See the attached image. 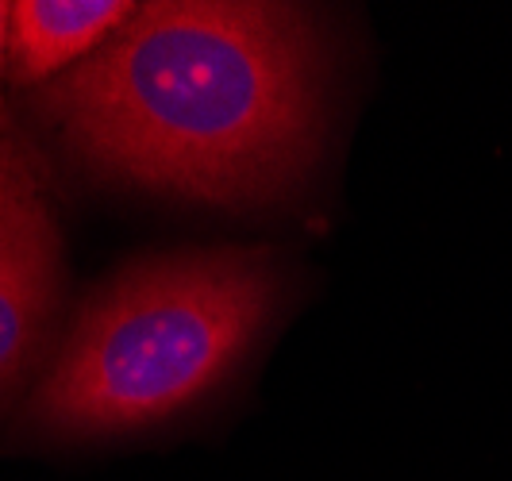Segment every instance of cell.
I'll return each mask as SVG.
<instances>
[{
    "mask_svg": "<svg viewBox=\"0 0 512 481\" xmlns=\"http://www.w3.org/2000/svg\"><path fill=\"white\" fill-rule=\"evenodd\" d=\"M305 8L158 0L39 89V112L104 174L208 204L278 197L320 116Z\"/></svg>",
    "mask_w": 512,
    "mask_h": 481,
    "instance_id": "1",
    "label": "cell"
},
{
    "mask_svg": "<svg viewBox=\"0 0 512 481\" xmlns=\"http://www.w3.org/2000/svg\"><path fill=\"white\" fill-rule=\"evenodd\" d=\"M282 293L270 251H185L101 285L31 401L58 435H112L205 397L247 355Z\"/></svg>",
    "mask_w": 512,
    "mask_h": 481,
    "instance_id": "2",
    "label": "cell"
},
{
    "mask_svg": "<svg viewBox=\"0 0 512 481\" xmlns=\"http://www.w3.org/2000/svg\"><path fill=\"white\" fill-rule=\"evenodd\" d=\"M62 281V235L39 154L0 139V393L24 374L51 324Z\"/></svg>",
    "mask_w": 512,
    "mask_h": 481,
    "instance_id": "3",
    "label": "cell"
},
{
    "mask_svg": "<svg viewBox=\"0 0 512 481\" xmlns=\"http://www.w3.org/2000/svg\"><path fill=\"white\" fill-rule=\"evenodd\" d=\"M135 12L120 0H20L12 4L8 62L16 81H47L74 70Z\"/></svg>",
    "mask_w": 512,
    "mask_h": 481,
    "instance_id": "4",
    "label": "cell"
},
{
    "mask_svg": "<svg viewBox=\"0 0 512 481\" xmlns=\"http://www.w3.org/2000/svg\"><path fill=\"white\" fill-rule=\"evenodd\" d=\"M8 35H12V4H0V74L8 62Z\"/></svg>",
    "mask_w": 512,
    "mask_h": 481,
    "instance_id": "5",
    "label": "cell"
}]
</instances>
